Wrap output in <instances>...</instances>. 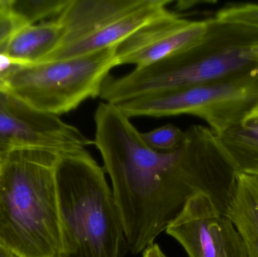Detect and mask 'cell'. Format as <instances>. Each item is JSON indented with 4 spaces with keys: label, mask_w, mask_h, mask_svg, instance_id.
Masks as SVG:
<instances>
[{
    "label": "cell",
    "mask_w": 258,
    "mask_h": 257,
    "mask_svg": "<svg viewBox=\"0 0 258 257\" xmlns=\"http://www.w3.org/2000/svg\"><path fill=\"white\" fill-rule=\"evenodd\" d=\"M94 119V144L111 179L128 249L138 254L154 244L196 194L177 172L180 149L150 148L116 104H100Z\"/></svg>",
    "instance_id": "1"
},
{
    "label": "cell",
    "mask_w": 258,
    "mask_h": 257,
    "mask_svg": "<svg viewBox=\"0 0 258 257\" xmlns=\"http://www.w3.org/2000/svg\"><path fill=\"white\" fill-rule=\"evenodd\" d=\"M204 36L189 48L120 77L109 75L99 98L117 104L158 92L229 79L258 69V29L208 18Z\"/></svg>",
    "instance_id": "2"
},
{
    "label": "cell",
    "mask_w": 258,
    "mask_h": 257,
    "mask_svg": "<svg viewBox=\"0 0 258 257\" xmlns=\"http://www.w3.org/2000/svg\"><path fill=\"white\" fill-rule=\"evenodd\" d=\"M60 155L40 149L0 158V246L21 257H62Z\"/></svg>",
    "instance_id": "3"
},
{
    "label": "cell",
    "mask_w": 258,
    "mask_h": 257,
    "mask_svg": "<svg viewBox=\"0 0 258 257\" xmlns=\"http://www.w3.org/2000/svg\"><path fill=\"white\" fill-rule=\"evenodd\" d=\"M57 185L62 257H122L120 214L105 170L86 149L60 157Z\"/></svg>",
    "instance_id": "4"
},
{
    "label": "cell",
    "mask_w": 258,
    "mask_h": 257,
    "mask_svg": "<svg viewBox=\"0 0 258 257\" xmlns=\"http://www.w3.org/2000/svg\"><path fill=\"white\" fill-rule=\"evenodd\" d=\"M117 46L87 55L34 64L18 63L4 91L33 108L58 116L100 97L104 81L118 66Z\"/></svg>",
    "instance_id": "5"
},
{
    "label": "cell",
    "mask_w": 258,
    "mask_h": 257,
    "mask_svg": "<svg viewBox=\"0 0 258 257\" xmlns=\"http://www.w3.org/2000/svg\"><path fill=\"white\" fill-rule=\"evenodd\" d=\"M171 0H69L56 19L63 35L42 62L118 46L137 30L168 15Z\"/></svg>",
    "instance_id": "6"
},
{
    "label": "cell",
    "mask_w": 258,
    "mask_h": 257,
    "mask_svg": "<svg viewBox=\"0 0 258 257\" xmlns=\"http://www.w3.org/2000/svg\"><path fill=\"white\" fill-rule=\"evenodd\" d=\"M258 104V69L192 87L150 94L116 104L128 117L191 115L217 135L242 123Z\"/></svg>",
    "instance_id": "7"
},
{
    "label": "cell",
    "mask_w": 258,
    "mask_h": 257,
    "mask_svg": "<svg viewBox=\"0 0 258 257\" xmlns=\"http://www.w3.org/2000/svg\"><path fill=\"white\" fill-rule=\"evenodd\" d=\"M94 144L57 116L39 111L0 91V158L12 151L40 149L65 155Z\"/></svg>",
    "instance_id": "8"
},
{
    "label": "cell",
    "mask_w": 258,
    "mask_h": 257,
    "mask_svg": "<svg viewBox=\"0 0 258 257\" xmlns=\"http://www.w3.org/2000/svg\"><path fill=\"white\" fill-rule=\"evenodd\" d=\"M176 167L195 194L209 196L217 208L227 214L236 193L239 173L215 133L203 125L188 128Z\"/></svg>",
    "instance_id": "9"
},
{
    "label": "cell",
    "mask_w": 258,
    "mask_h": 257,
    "mask_svg": "<svg viewBox=\"0 0 258 257\" xmlns=\"http://www.w3.org/2000/svg\"><path fill=\"white\" fill-rule=\"evenodd\" d=\"M165 232L188 257H248L233 222L202 193L188 199Z\"/></svg>",
    "instance_id": "10"
},
{
    "label": "cell",
    "mask_w": 258,
    "mask_h": 257,
    "mask_svg": "<svg viewBox=\"0 0 258 257\" xmlns=\"http://www.w3.org/2000/svg\"><path fill=\"white\" fill-rule=\"evenodd\" d=\"M207 27V19L192 21L170 12L141 27L118 45V66L143 68L155 64L197 43Z\"/></svg>",
    "instance_id": "11"
},
{
    "label": "cell",
    "mask_w": 258,
    "mask_h": 257,
    "mask_svg": "<svg viewBox=\"0 0 258 257\" xmlns=\"http://www.w3.org/2000/svg\"><path fill=\"white\" fill-rule=\"evenodd\" d=\"M62 35L63 28L57 19L24 26L11 36L0 52L21 64L41 63L57 48Z\"/></svg>",
    "instance_id": "12"
},
{
    "label": "cell",
    "mask_w": 258,
    "mask_h": 257,
    "mask_svg": "<svg viewBox=\"0 0 258 257\" xmlns=\"http://www.w3.org/2000/svg\"><path fill=\"white\" fill-rule=\"evenodd\" d=\"M227 215L242 238L247 256L258 257V178L238 174L236 193Z\"/></svg>",
    "instance_id": "13"
},
{
    "label": "cell",
    "mask_w": 258,
    "mask_h": 257,
    "mask_svg": "<svg viewBox=\"0 0 258 257\" xmlns=\"http://www.w3.org/2000/svg\"><path fill=\"white\" fill-rule=\"evenodd\" d=\"M218 137L236 172L258 178V124L242 122Z\"/></svg>",
    "instance_id": "14"
},
{
    "label": "cell",
    "mask_w": 258,
    "mask_h": 257,
    "mask_svg": "<svg viewBox=\"0 0 258 257\" xmlns=\"http://www.w3.org/2000/svg\"><path fill=\"white\" fill-rule=\"evenodd\" d=\"M69 0H11V7L24 26L57 17Z\"/></svg>",
    "instance_id": "15"
},
{
    "label": "cell",
    "mask_w": 258,
    "mask_h": 257,
    "mask_svg": "<svg viewBox=\"0 0 258 257\" xmlns=\"http://www.w3.org/2000/svg\"><path fill=\"white\" fill-rule=\"evenodd\" d=\"M141 135L146 143L154 150L171 152L180 149L184 140L185 131L168 124L148 132L141 133Z\"/></svg>",
    "instance_id": "16"
},
{
    "label": "cell",
    "mask_w": 258,
    "mask_h": 257,
    "mask_svg": "<svg viewBox=\"0 0 258 257\" xmlns=\"http://www.w3.org/2000/svg\"><path fill=\"white\" fill-rule=\"evenodd\" d=\"M217 19L258 29V3H229L217 12Z\"/></svg>",
    "instance_id": "17"
},
{
    "label": "cell",
    "mask_w": 258,
    "mask_h": 257,
    "mask_svg": "<svg viewBox=\"0 0 258 257\" xmlns=\"http://www.w3.org/2000/svg\"><path fill=\"white\" fill-rule=\"evenodd\" d=\"M23 27L24 24L12 11L11 0H0V51L11 36Z\"/></svg>",
    "instance_id": "18"
},
{
    "label": "cell",
    "mask_w": 258,
    "mask_h": 257,
    "mask_svg": "<svg viewBox=\"0 0 258 257\" xmlns=\"http://www.w3.org/2000/svg\"><path fill=\"white\" fill-rule=\"evenodd\" d=\"M16 61L12 60L3 53L0 52V91H4L5 83L11 70L18 64Z\"/></svg>",
    "instance_id": "19"
},
{
    "label": "cell",
    "mask_w": 258,
    "mask_h": 257,
    "mask_svg": "<svg viewBox=\"0 0 258 257\" xmlns=\"http://www.w3.org/2000/svg\"><path fill=\"white\" fill-rule=\"evenodd\" d=\"M143 257H167L157 244L149 246L143 252Z\"/></svg>",
    "instance_id": "20"
},
{
    "label": "cell",
    "mask_w": 258,
    "mask_h": 257,
    "mask_svg": "<svg viewBox=\"0 0 258 257\" xmlns=\"http://www.w3.org/2000/svg\"><path fill=\"white\" fill-rule=\"evenodd\" d=\"M243 122H254L258 124V104L248 113Z\"/></svg>",
    "instance_id": "21"
},
{
    "label": "cell",
    "mask_w": 258,
    "mask_h": 257,
    "mask_svg": "<svg viewBox=\"0 0 258 257\" xmlns=\"http://www.w3.org/2000/svg\"><path fill=\"white\" fill-rule=\"evenodd\" d=\"M0 257H21L12 250H8L5 247L0 246Z\"/></svg>",
    "instance_id": "22"
}]
</instances>
